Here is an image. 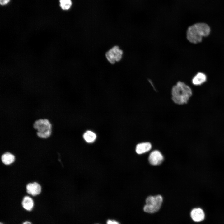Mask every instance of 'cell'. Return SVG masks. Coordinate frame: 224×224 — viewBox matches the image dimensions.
<instances>
[{"label": "cell", "instance_id": "ac0fdd59", "mask_svg": "<svg viewBox=\"0 0 224 224\" xmlns=\"http://www.w3.org/2000/svg\"><path fill=\"white\" fill-rule=\"evenodd\" d=\"M0 224H4L3 223L1 222Z\"/></svg>", "mask_w": 224, "mask_h": 224}, {"label": "cell", "instance_id": "7a4b0ae2", "mask_svg": "<svg viewBox=\"0 0 224 224\" xmlns=\"http://www.w3.org/2000/svg\"><path fill=\"white\" fill-rule=\"evenodd\" d=\"M192 95L191 88L183 82L179 81L172 89V99L178 105L186 104Z\"/></svg>", "mask_w": 224, "mask_h": 224}, {"label": "cell", "instance_id": "9c48e42d", "mask_svg": "<svg viewBox=\"0 0 224 224\" xmlns=\"http://www.w3.org/2000/svg\"><path fill=\"white\" fill-rule=\"evenodd\" d=\"M152 145L149 142H142L137 145L136 152L138 154H142L148 152L151 149Z\"/></svg>", "mask_w": 224, "mask_h": 224}, {"label": "cell", "instance_id": "3957f363", "mask_svg": "<svg viewBox=\"0 0 224 224\" xmlns=\"http://www.w3.org/2000/svg\"><path fill=\"white\" fill-rule=\"evenodd\" d=\"M32 126L36 135L40 138L47 139L52 134V124L47 118H42L36 119L33 122Z\"/></svg>", "mask_w": 224, "mask_h": 224}, {"label": "cell", "instance_id": "5b68a950", "mask_svg": "<svg viewBox=\"0 0 224 224\" xmlns=\"http://www.w3.org/2000/svg\"><path fill=\"white\" fill-rule=\"evenodd\" d=\"M123 51L119 47L114 46L105 53V56L107 61L111 64H114L119 61L122 58Z\"/></svg>", "mask_w": 224, "mask_h": 224}, {"label": "cell", "instance_id": "52a82bcc", "mask_svg": "<svg viewBox=\"0 0 224 224\" xmlns=\"http://www.w3.org/2000/svg\"><path fill=\"white\" fill-rule=\"evenodd\" d=\"M26 188L27 193L33 196L39 194L41 190V186L36 182L28 183L26 185Z\"/></svg>", "mask_w": 224, "mask_h": 224}, {"label": "cell", "instance_id": "7c38bea8", "mask_svg": "<svg viewBox=\"0 0 224 224\" xmlns=\"http://www.w3.org/2000/svg\"><path fill=\"white\" fill-rule=\"evenodd\" d=\"M206 80V75L202 73H197L192 79V83L195 85H200L204 83Z\"/></svg>", "mask_w": 224, "mask_h": 224}, {"label": "cell", "instance_id": "9a60e30c", "mask_svg": "<svg viewBox=\"0 0 224 224\" xmlns=\"http://www.w3.org/2000/svg\"><path fill=\"white\" fill-rule=\"evenodd\" d=\"M106 224H120L119 222L115 220H108Z\"/></svg>", "mask_w": 224, "mask_h": 224}, {"label": "cell", "instance_id": "5bb4252c", "mask_svg": "<svg viewBox=\"0 0 224 224\" xmlns=\"http://www.w3.org/2000/svg\"><path fill=\"white\" fill-rule=\"evenodd\" d=\"M60 6L62 9L64 10H69L72 5L71 0H59Z\"/></svg>", "mask_w": 224, "mask_h": 224}, {"label": "cell", "instance_id": "2e32d148", "mask_svg": "<svg viewBox=\"0 0 224 224\" xmlns=\"http://www.w3.org/2000/svg\"><path fill=\"white\" fill-rule=\"evenodd\" d=\"M10 0H0V3L2 5H4L7 4Z\"/></svg>", "mask_w": 224, "mask_h": 224}, {"label": "cell", "instance_id": "8992f818", "mask_svg": "<svg viewBox=\"0 0 224 224\" xmlns=\"http://www.w3.org/2000/svg\"><path fill=\"white\" fill-rule=\"evenodd\" d=\"M148 160L151 165L154 166L157 165L162 163L163 160V157L159 151L155 150L150 153Z\"/></svg>", "mask_w": 224, "mask_h": 224}, {"label": "cell", "instance_id": "d6986e66", "mask_svg": "<svg viewBox=\"0 0 224 224\" xmlns=\"http://www.w3.org/2000/svg\"></svg>", "mask_w": 224, "mask_h": 224}, {"label": "cell", "instance_id": "8fae6325", "mask_svg": "<svg viewBox=\"0 0 224 224\" xmlns=\"http://www.w3.org/2000/svg\"><path fill=\"white\" fill-rule=\"evenodd\" d=\"M1 159L4 164L9 165L14 162L15 157L12 154L9 152H7L2 156Z\"/></svg>", "mask_w": 224, "mask_h": 224}, {"label": "cell", "instance_id": "277c9868", "mask_svg": "<svg viewBox=\"0 0 224 224\" xmlns=\"http://www.w3.org/2000/svg\"><path fill=\"white\" fill-rule=\"evenodd\" d=\"M162 201V197L160 195L149 196L146 200V204L143 208L144 211L148 213L157 212L160 209Z\"/></svg>", "mask_w": 224, "mask_h": 224}, {"label": "cell", "instance_id": "6da1fadb", "mask_svg": "<svg viewBox=\"0 0 224 224\" xmlns=\"http://www.w3.org/2000/svg\"><path fill=\"white\" fill-rule=\"evenodd\" d=\"M210 32L209 26L204 23H197L188 27L187 38L190 42L196 44L200 42L203 36H208Z\"/></svg>", "mask_w": 224, "mask_h": 224}, {"label": "cell", "instance_id": "4fadbf2b", "mask_svg": "<svg viewBox=\"0 0 224 224\" xmlns=\"http://www.w3.org/2000/svg\"><path fill=\"white\" fill-rule=\"evenodd\" d=\"M83 137L86 142L91 143L95 140L96 136V134L93 132L91 131H87L84 133Z\"/></svg>", "mask_w": 224, "mask_h": 224}, {"label": "cell", "instance_id": "e0dca14e", "mask_svg": "<svg viewBox=\"0 0 224 224\" xmlns=\"http://www.w3.org/2000/svg\"><path fill=\"white\" fill-rule=\"evenodd\" d=\"M22 224H32L29 221H26L24 222Z\"/></svg>", "mask_w": 224, "mask_h": 224}, {"label": "cell", "instance_id": "30bf717a", "mask_svg": "<svg viewBox=\"0 0 224 224\" xmlns=\"http://www.w3.org/2000/svg\"><path fill=\"white\" fill-rule=\"evenodd\" d=\"M21 204L24 209L27 211H30L33 208L34 202L31 197L25 196L23 198Z\"/></svg>", "mask_w": 224, "mask_h": 224}, {"label": "cell", "instance_id": "ba28073f", "mask_svg": "<svg viewBox=\"0 0 224 224\" xmlns=\"http://www.w3.org/2000/svg\"><path fill=\"white\" fill-rule=\"evenodd\" d=\"M190 216L194 221L199 222L204 220L205 214L202 209L200 208H196L192 210L190 212Z\"/></svg>", "mask_w": 224, "mask_h": 224}]
</instances>
